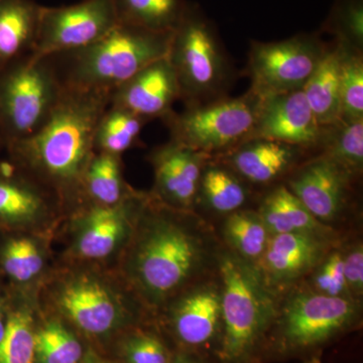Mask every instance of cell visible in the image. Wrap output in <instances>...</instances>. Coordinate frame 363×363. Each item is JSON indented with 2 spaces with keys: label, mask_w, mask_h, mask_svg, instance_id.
<instances>
[{
  "label": "cell",
  "mask_w": 363,
  "mask_h": 363,
  "mask_svg": "<svg viewBox=\"0 0 363 363\" xmlns=\"http://www.w3.org/2000/svg\"><path fill=\"white\" fill-rule=\"evenodd\" d=\"M111 92L64 84L56 108L37 133L7 145L9 159L63 194L81 191L83 174L94 154L98 121Z\"/></svg>",
  "instance_id": "1"
},
{
  "label": "cell",
  "mask_w": 363,
  "mask_h": 363,
  "mask_svg": "<svg viewBox=\"0 0 363 363\" xmlns=\"http://www.w3.org/2000/svg\"><path fill=\"white\" fill-rule=\"evenodd\" d=\"M164 206L143 203V228L128 264L133 284L152 304L185 285L204 266L208 255L201 234L174 214L173 208Z\"/></svg>",
  "instance_id": "2"
},
{
  "label": "cell",
  "mask_w": 363,
  "mask_h": 363,
  "mask_svg": "<svg viewBox=\"0 0 363 363\" xmlns=\"http://www.w3.org/2000/svg\"><path fill=\"white\" fill-rule=\"evenodd\" d=\"M173 33H157L118 23L94 44L58 55L64 84L112 92L145 67L169 54Z\"/></svg>",
  "instance_id": "3"
},
{
  "label": "cell",
  "mask_w": 363,
  "mask_h": 363,
  "mask_svg": "<svg viewBox=\"0 0 363 363\" xmlns=\"http://www.w3.org/2000/svg\"><path fill=\"white\" fill-rule=\"evenodd\" d=\"M167 58L175 71L180 99L186 106L228 96L233 67L213 23L195 4H189L174 30Z\"/></svg>",
  "instance_id": "4"
},
{
  "label": "cell",
  "mask_w": 363,
  "mask_h": 363,
  "mask_svg": "<svg viewBox=\"0 0 363 363\" xmlns=\"http://www.w3.org/2000/svg\"><path fill=\"white\" fill-rule=\"evenodd\" d=\"M221 278V357L228 362L245 359L277 316L272 290L255 264L233 253L219 259Z\"/></svg>",
  "instance_id": "5"
},
{
  "label": "cell",
  "mask_w": 363,
  "mask_h": 363,
  "mask_svg": "<svg viewBox=\"0 0 363 363\" xmlns=\"http://www.w3.org/2000/svg\"><path fill=\"white\" fill-rule=\"evenodd\" d=\"M63 90L52 58L28 54L0 71V133L6 147L37 133L56 108Z\"/></svg>",
  "instance_id": "6"
},
{
  "label": "cell",
  "mask_w": 363,
  "mask_h": 363,
  "mask_svg": "<svg viewBox=\"0 0 363 363\" xmlns=\"http://www.w3.org/2000/svg\"><path fill=\"white\" fill-rule=\"evenodd\" d=\"M259 98L252 91L240 97L224 96L188 105L162 118L171 140L213 157L221 156L252 135Z\"/></svg>",
  "instance_id": "7"
},
{
  "label": "cell",
  "mask_w": 363,
  "mask_h": 363,
  "mask_svg": "<svg viewBox=\"0 0 363 363\" xmlns=\"http://www.w3.org/2000/svg\"><path fill=\"white\" fill-rule=\"evenodd\" d=\"M327 45L317 35H298L279 42H252L247 75L259 98L302 89L321 61Z\"/></svg>",
  "instance_id": "8"
},
{
  "label": "cell",
  "mask_w": 363,
  "mask_h": 363,
  "mask_svg": "<svg viewBox=\"0 0 363 363\" xmlns=\"http://www.w3.org/2000/svg\"><path fill=\"white\" fill-rule=\"evenodd\" d=\"M113 0H82L70 6H43L30 56L51 58L94 44L118 25Z\"/></svg>",
  "instance_id": "9"
},
{
  "label": "cell",
  "mask_w": 363,
  "mask_h": 363,
  "mask_svg": "<svg viewBox=\"0 0 363 363\" xmlns=\"http://www.w3.org/2000/svg\"><path fill=\"white\" fill-rule=\"evenodd\" d=\"M357 298L329 297L308 291L294 294L279 315V337L288 350H307L326 342L357 321Z\"/></svg>",
  "instance_id": "10"
},
{
  "label": "cell",
  "mask_w": 363,
  "mask_h": 363,
  "mask_svg": "<svg viewBox=\"0 0 363 363\" xmlns=\"http://www.w3.org/2000/svg\"><path fill=\"white\" fill-rule=\"evenodd\" d=\"M353 177L338 162L319 154L294 169L286 187L325 224L342 214Z\"/></svg>",
  "instance_id": "11"
},
{
  "label": "cell",
  "mask_w": 363,
  "mask_h": 363,
  "mask_svg": "<svg viewBox=\"0 0 363 363\" xmlns=\"http://www.w3.org/2000/svg\"><path fill=\"white\" fill-rule=\"evenodd\" d=\"M323 126L318 123L304 91L298 89L259 98L252 138H267L315 150L319 147Z\"/></svg>",
  "instance_id": "12"
},
{
  "label": "cell",
  "mask_w": 363,
  "mask_h": 363,
  "mask_svg": "<svg viewBox=\"0 0 363 363\" xmlns=\"http://www.w3.org/2000/svg\"><path fill=\"white\" fill-rule=\"evenodd\" d=\"M212 157L171 140L150 152L155 197L179 211L195 206L203 169Z\"/></svg>",
  "instance_id": "13"
},
{
  "label": "cell",
  "mask_w": 363,
  "mask_h": 363,
  "mask_svg": "<svg viewBox=\"0 0 363 363\" xmlns=\"http://www.w3.org/2000/svg\"><path fill=\"white\" fill-rule=\"evenodd\" d=\"M330 247L327 234H276L269 238L255 267L271 290L285 286L314 271L328 255Z\"/></svg>",
  "instance_id": "14"
},
{
  "label": "cell",
  "mask_w": 363,
  "mask_h": 363,
  "mask_svg": "<svg viewBox=\"0 0 363 363\" xmlns=\"http://www.w3.org/2000/svg\"><path fill=\"white\" fill-rule=\"evenodd\" d=\"M180 99L175 71L168 58L157 60L111 92V104L150 121L164 118Z\"/></svg>",
  "instance_id": "15"
},
{
  "label": "cell",
  "mask_w": 363,
  "mask_h": 363,
  "mask_svg": "<svg viewBox=\"0 0 363 363\" xmlns=\"http://www.w3.org/2000/svg\"><path fill=\"white\" fill-rule=\"evenodd\" d=\"M60 309L78 328L92 335L113 330L123 318V306L104 284L89 276L70 279L59 293Z\"/></svg>",
  "instance_id": "16"
},
{
  "label": "cell",
  "mask_w": 363,
  "mask_h": 363,
  "mask_svg": "<svg viewBox=\"0 0 363 363\" xmlns=\"http://www.w3.org/2000/svg\"><path fill=\"white\" fill-rule=\"evenodd\" d=\"M308 150L277 140L252 138L219 157L240 178L267 185L295 169Z\"/></svg>",
  "instance_id": "17"
},
{
  "label": "cell",
  "mask_w": 363,
  "mask_h": 363,
  "mask_svg": "<svg viewBox=\"0 0 363 363\" xmlns=\"http://www.w3.org/2000/svg\"><path fill=\"white\" fill-rule=\"evenodd\" d=\"M145 198L131 194L114 206L92 205L81 219L76 250L87 259L108 257L121 245L130 229L133 215L142 208Z\"/></svg>",
  "instance_id": "18"
},
{
  "label": "cell",
  "mask_w": 363,
  "mask_h": 363,
  "mask_svg": "<svg viewBox=\"0 0 363 363\" xmlns=\"http://www.w3.org/2000/svg\"><path fill=\"white\" fill-rule=\"evenodd\" d=\"M32 174L13 160L0 161V230H16L42 220L50 202Z\"/></svg>",
  "instance_id": "19"
},
{
  "label": "cell",
  "mask_w": 363,
  "mask_h": 363,
  "mask_svg": "<svg viewBox=\"0 0 363 363\" xmlns=\"http://www.w3.org/2000/svg\"><path fill=\"white\" fill-rule=\"evenodd\" d=\"M221 323L220 288L197 286L177 302L172 312V324L182 342L199 346L216 335Z\"/></svg>",
  "instance_id": "20"
},
{
  "label": "cell",
  "mask_w": 363,
  "mask_h": 363,
  "mask_svg": "<svg viewBox=\"0 0 363 363\" xmlns=\"http://www.w3.org/2000/svg\"><path fill=\"white\" fill-rule=\"evenodd\" d=\"M42 11L35 0H0V71L32 52Z\"/></svg>",
  "instance_id": "21"
},
{
  "label": "cell",
  "mask_w": 363,
  "mask_h": 363,
  "mask_svg": "<svg viewBox=\"0 0 363 363\" xmlns=\"http://www.w3.org/2000/svg\"><path fill=\"white\" fill-rule=\"evenodd\" d=\"M302 89L320 125L340 123V78L335 44L327 45L321 61Z\"/></svg>",
  "instance_id": "22"
},
{
  "label": "cell",
  "mask_w": 363,
  "mask_h": 363,
  "mask_svg": "<svg viewBox=\"0 0 363 363\" xmlns=\"http://www.w3.org/2000/svg\"><path fill=\"white\" fill-rule=\"evenodd\" d=\"M257 213L271 235L298 233L329 235L325 224L315 218L286 186L272 190L262 200Z\"/></svg>",
  "instance_id": "23"
},
{
  "label": "cell",
  "mask_w": 363,
  "mask_h": 363,
  "mask_svg": "<svg viewBox=\"0 0 363 363\" xmlns=\"http://www.w3.org/2000/svg\"><path fill=\"white\" fill-rule=\"evenodd\" d=\"M119 23L157 33H171L189 6L187 0H113Z\"/></svg>",
  "instance_id": "24"
},
{
  "label": "cell",
  "mask_w": 363,
  "mask_h": 363,
  "mask_svg": "<svg viewBox=\"0 0 363 363\" xmlns=\"http://www.w3.org/2000/svg\"><path fill=\"white\" fill-rule=\"evenodd\" d=\"M81 191L92 200V205L114 206L133 193L124 184L121 157L95 152L83 174Z\"/></svg>",
  "instance_id": "25"
},
{
  "label": "cell",
  "mask_w": 363,
  "mask_h": 363,
  "mask_svg": "<svg viewBox=\"0 0 363 363\" xmlns=\"http://www.w3.org/2000/svg\"><path fill=\"white\" fill-rule=\"evenodd\" d=\"M248 191L238 176L227 166L214 164L212 157L203 169L197 203L218 213L238 211L247 201Z\"/></svg>",
  "instance_id": "26"
},
{
  "label": "cell",
  "mask_w": 363,
  "mask_h": 363,
  "mask_svg": "<svg viewBox=\"0 0 363 363\" xmlns=\"http://www.w3.org/2000/svg\"><path fill=\"white\" fill-rule=\"evenodd\" d=\"M147 123L143 117L109 104L95 130L94 152L123 156L140 143V133Z\"/></svg>",
  "instance_id": "27"
},
{
  "label": "cell",
  "mask_w": 363,
  "mask_h": 363,
  "mask_svg": "<svg viewBox=\"0 0 363 363\" xmlns=\"http://www.w3.org/2000/svg\"><path fill=\"white\" fill-rule=\"evenodd\" d=\"M223 233L236 255L252 264L262 259L271 238L257 212L242 210L229 214Z\"/></svg>",
  "instance_id": "28"
},
{
  "label": "cell",
  "mask_w": 363,
  "mask_h": 363,
  "mask_svg": "<svg viewBox=\"0 0 363 363\" xmlns=\"http://www.w3.org/2000/svg\"><path fill=\"white\" fill-rule=\"evenodd\" d=\"M320 154L358 175L363 168V121L323 126Z\"/></svg>",
  "instance_id": "29"
},
{
  "label": "cell",
  "mask_w": 363,
  "mask_h": 363,
  "mask_svg": "<svg viewBox=\"0 0 363 363\" xmlns=\"http://www.w3.org/2000/svg\"><path fill=\"white\" fill-rule=\"evenodd\" d=\"M338 52L341 121H363V50L334 42Z\"/></svg>",
  "instance_id": "30"
},
{
  "label": "cell",
  "mask_w": 363,
  "mask_h": 363,
  "mask_svg": "<svg viewBox=\"0 0 363 363\" xmlns=\"http://www.w3.org/2000/svg\"><path fill=\"white\" fill-rule=\"evenodd\" d=\"M35 332L28 308L9 305L6 331L0 341V363H33Z\"/></svg>",
  "instance_id": "31"
},
{
  "label": "cell",
  "mask_w": 363,
  "mask_h": 363,
  "mask_svg": "<svg viewBox=\"0 0 363 363\" xmlns=\"http://www.w3.org/2000/svg\"><path fill=\"white\" fill-rule=\"evenodd\" d=\"M44 267L39 245L26 236H9L0 242V269L16 284L33 281Z\"/></svg>",
  "instance_id": "32"
},
{
  "label": "cell",
  "mask_w": 363,
  "mask_h": 363,
  "mask_svg": "<svg viewBox=\"0 0 363 363\" xmlns=\"http://www.w3.org/2000/svg\"><path fill=\"white\" fill-rule=\"evenodd\" d=\"M82 345L58 321H51L35 333V359L39 363H79Z\"/></svg>",
  "instance_id": "33"
},
{
  "label": "cell",
  "mask_w": 363,
  "mask_h": 363,
  "mask_svg": "<svg viewBox=\"0 0 363 363\" xmlns=\"http://www.w3.org/2000/svg\"><path fill=\"white\" fill-rule=\"evenodd\" d=\"M324 30L334 35V42L363 50L362 0H335Z\"/></svg>",
  "instance_id": "34"
},
{
  "label": "cell",
  "mask_w": 363,
  "mask_h": 363,
  "mask_svg": "<svg viewBox=\"0 0 363 363\" xmlns=\"http://www.w3.org/2000/svg\"><path fill=\"white\" fill-rule=\"evenodd\" d=\"M314 271L312 279L314 292L329 297L355 298L348 290L344 277L342 252L328 253Z\"/></svg>",
  "instance_id": "35"
},
{
  "label": "cell",
  "mask_w": 363,
  "mask_h": 363,
  "mask_svg": "<svg viewBox=\"0 0 363 363\" xmlns=\"http://www.w3.org/2000/svg\"><path fill=\"white\" fill-rule=\"evenodd\" d=\"M124 351L128 363H169L166 348L150 334L133 336L126 342Z\"/></svg>",
  "instance_id": "36"
},
{
  "label": "cell",
  "mask_w": 363,
  "mask_h": 363,
  "mask_svg": "<svg viewBox=\"0 0 363 363\" xmlns=\"http://www.w3.org/2000/svg\"><path fill=\"white\" fill-rule=\"evenodd\" d=\"M343 272L351 295L359 298L363 292L362 245H357L345 255L343 253Z\"/></svg>",
  "instance_id": "37"
},
{
  "label": "cell",
  "mask_w": 363,
  "mask_h": 363,
  "mask_svg": "<svg viewBox=\"0 0 363 363\" xmlns=\"http://www.w3.org/2000/svg\"><path fill=\"white\" fill-rule=\"evenodd\" d=\"M7 312H9V305H7L6 297L0 288V341L4 337V331H6Z\"/></svg>",
  "instance_id": "38"
},
{
  "label": "cell",
  "mask_w": 363,
  "mask_h": 363,
  "mask_svg": "<svg viewBox=\"0 0 363 363\" xmlns=\"http://www.w3.org/2000/svg\"><path fill=\"white\" fill-rule=\"evenodd\" d=\"M172 363H197L194 362V360L191 359V358H189L187 357H184V355H180V357H178L176 358L175 360H174Z\"/></svg>",
  "instance_id": "39"
},
{
  "label": "cell",
  "mask_w": 363,
  "mask_h": 363,
  "mask_svg": "<svg viewBox=\"0 0 363 363\" xmlns=\"http://www.w3.org/2000/svg\"><path fill=\"white\" fill-rule=\"evenodd\" d=\"M6 150V145H4V138H2L1 133H0V152Z\"/></svg>",
  "instance_id": "40"
},
{
  "label": "cell",
  "mask_w": 363,
  "mask_h": 363,
  "mask_svg": "<svg viewBox=\"0 0 363 363\" xmlns=\"http://www.w3.org/2000/svg\"><path fill=\"white\" fill-rule=\"evenodd\" d=\"M86 363H109V362H99V360H89V362Z\"/></svg>",
  "instance_id": "41"
}]
</instances>
